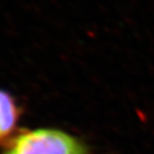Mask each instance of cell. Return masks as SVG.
<instances>
[{"label": "cell", "mask_w": 154, "mask_h": 154, "mask_svg": "<svg viewBox=\"0 0 154 154\" xmlns=\"http://www.w3.org/2000/svg\"><path fill=\"white\" fill-rule=\"evenodd\" d=\"M22 110L15 99L5 90H0V143L9 141L15 133Z\"/></svg>", "instance_id": "7a4b0ae2"}, {"label": "cell", "mask_w": 154, "mask_h": 154, "mask_svg": "<svg viewBox=\"0 0 154 154\" xmlns=\"http://www.w3.org/2000/svg\"><path fill=\"white\" fill-rule=\"evenodd\" d=\"M2 154H90L72 135L56 128L27 131L13 138Z\"/></svg>", "instance_id": "6da1fadb"}]
</instances>
